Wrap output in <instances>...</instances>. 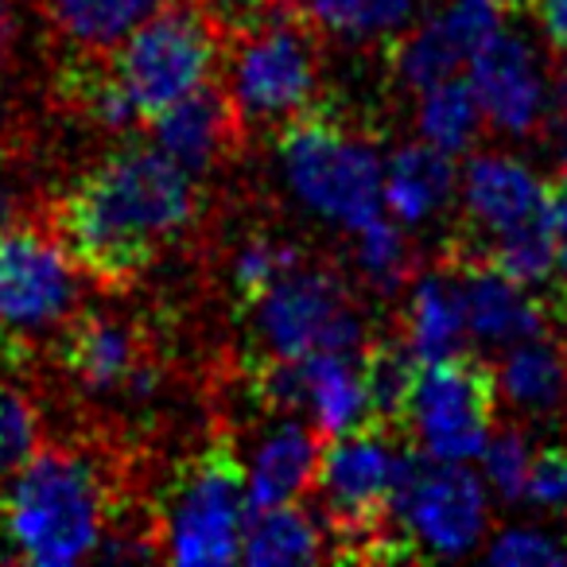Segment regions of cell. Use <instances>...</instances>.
Wrapping results in <instances>:
<instances>
[{
  "instance_id": "cell-12",
  "label": "cell",
  "mask_w": 567,
  "mask_h": 567,
  "mask_svg": "<svg viewBox=\"0 0 567 567\" xmlns=\"http://www.w3.org/2000/svg\"><path fill=\"white\" fill-rule=\"evenodd\" d=\"M466 63L489 125L513 136H536L540 128H548L551 90L540 74V55L525 35L497 28L489 40L474 48Z\"/></svg>"
},
{
  "instance_id": "cell-30",
  "label": "cell",
  "mask_w": 567,
  "mask_h": 567,
  "mask_svg": "<svg viewBox=\"0 0 567 567\" xmlns=\"http://www.w3.org/2000/svg\"><path fill=\"white\" fill-rule=\"evenodd\" d=\"M505 9H509V0H440L432 20L440 24V32L471 59L474 48L502 28Z\"/></svg>"
},
{
  "instance_id": "cell-36",
  "label": "cell",
  "mask_w": 567,
  "mask_h": 567,
  "mask_svg": "<svg viewBox=\"0 0 567 567\" xmlns=\"http://www.w3.org/2000/svg\"><path fill=\"white\" fill-rule=\"evenodd\" d=\"M525 12L536 20V28L544 32V40L567 55V0H520Z\"/></svg>"
},
{
  "instance_id": "cell-19",
  "label": "cell",
  "mask_w": 567,
  "mask_h": 567,
  "mask_svg": "<svg viewBox=\"0 0 567 567\" xmlns=\"http://www.w3.org/2000/svg\"><path fill=\"white\" fill-rule=\"evenodd\" d=\"M303 370V409L316 416V427L331 435L378 424L365 385L362 354H308L300 358Z\"/></svg>"
},
{
  "instance_id": "cell-23",
  "label": "cell",
  "mask_w": 567,
  "mask_h": 567,
  "mask_svg": "<svg viewBox=\"0 0 567 567\" xmlns=\"http://www.w3.org/2000/svg\"><path fill=\"white\" fill-rule=\"evenodd\" d=\"M323 32V40L342 43H389L412 28L420 0H288Z\"/></svg>"
},
{
  "instance_id": "cell-10",
  "label": "cell",
  "mask_w": 567,
  "mask_h": 567,
  "mask_svg": "<svg viewBox=\"0 0 567 567\" xmlns=\"http://www.w3.org/2000/svg\"><path fill=\"white\" fill-rule=\"evenodd\" d=\"M393 509L416 548L435 556H463L486 536L489 525L482 482L458 463L432 458L416 443H404L396 455Z\"/></svg>"
},
{
  "instance_id": "cell-37",
  "label": "cell",
  "mask_w": 567,
  "mask_h": 567,
  "mask_svg": "<svg viewBox=\"0 0 567 567\" xmlns=\"http://www.w3.org/2000/svg\"><path fill=\"white\" fill-rule=\"evenodd\" d=\"M548 218H551V241H556V280L567 284V179H556L548 187Z\"/></svg>"
},
{
  "instance_id": "cell-14",
  "label": "cell",
  "mask_w": 567,
  "mask_h": 567,
  "mask_svg": "<svg viewBox=\"0 0 567 567\" xmlns=\"http://www.w3.org/2000/svg\"><path fill=\"white\" fill-rule=\"evenodd\" d=\"M458 276V292H463V316H466V334L489 347H513V342L540 339L548 331L551 308L544 300H536L533 288L505 280L502 272L482 265H447Z\"/></svg>"
},
{
  "instance_id": "cell-32",
  "label": "cell",
  "mask_w": 567,
  "mask_h": 567,
  "mask_svg": "<svg viewBox=\"0 0 567 567\" xmlns=\"http://www.w3.org/2000/svg\"><path fill=\"white\" fill-rule=\"evenodd\" d=\"M489 564H567V548L536 528H505L486 548Z\"/></svg>"
},
{
  "instance_id": "cell-16",
  "label": "cell",
  "mask_w": 567,
  "mask_h": 567,
  "mask_svg": "<svg viewBox=\"0 0 567 567\" xmlns=\"http://www.w3.org/2000/svg\"><path fill=\"white\" fill-rule=\"evenodd\" d=\"M327 435L316 424L303 420H280L268 432H260L257 451L249 458V505L268 509V505L300 502L316 486L319 458H323Z\"/></svg>"
},
{
  "instance_id": "cell-5",
  "label": "cell",
  "mask_w": 567,
  "mask_h": 567,
  "mask_svg": "<svg viewBox=\"0 0 567 567\" xmlns=\"http://www.w3.org/2000/svg\"><path fill=\"white\" fill-rule=\"evenodd\" d=\"M249 471L237 455V440L218 432L203 451L172 471L156 509L164 559L175 564H234L241 559Z\"/></svg>"
},
{
  "instance_id": "cell-7",
  "label": "cell",
  "mask_w": 567,
  "mask_h": 567,
  "mask_svg": "<svg viewBox=\"0 0 567 567\" xmlns=\"http://www.w3.org/2000/svg\"><path fill=\"white\" fill-rule=\"evenodd\" d=\"M82 280L48 221L0 229V354L24 358L79 316Z\"/></svg>"
},
{
  "instance_id": "cell-9",
  "label": "cell",
  "mask_w": 567,
  "mask_h": 567,
  "mask_svg": "<svg viewBox=\"0 0 567 567\" xmlns=\"http://www.w3.org/2000/svg\"><path fill=\"white\" fill-rule=\"evenodd\" d=\"M497 412V373L471 350L424 362L404 404V440L440 463L482 455Z\"/></svg>"
},
{
  "instance_id": "cell-29",
  "label": "cell",
  "mask_w": 567,
  "mask_h": 567,
  "mask_svg": "<svg viewBox=\"0 0 567 567\" xmlns=\"http://www.w3.org/2000/svg\"><path fill=\"white\" fill-rule=\"evenodd\" d=\"M40 447L43 424L35 401L12 381H0V497Z\"/></svg>"
},
{
  "instance_id": "cell-31",
  "label": "cell",
  "mask_w": 567,
  "mask_h": 567,
  "mask_svg": "<svg viewBox=\"0 0 567 567\" xmlns=\"http://www.w3.org/2000/svg\"><path fill=\"white\" fill-rule=\"evenodd\" d=\"M482 463H486V482L505 497V502H520L525 497L528 482V440L520 427H502V432H489L486 447H482Z\"/></svg>"
},
{
  "instance_id": "cell-39",
  "label": "cell",
  "mask_w": 567,
  "mask_h": 567,
  "mask_svg": "<svg viewBox=\"0 0 567 567\" xmlns=\"http://www.w3.org/2000/svg\"><path fill=\"white\" fill-rule=\"evenodd\" d=\"M564 365H567V339H564Z\"/></svg>"
},
{
  "instance_id": "cell-33",
  "label": "cell",
  "mask_w": 567,
  "mask_h": 567,
  "mask_svg": "<svg viewBox=\"0 0 567 567\" xmlns=\"http://www.w3.org/2000/svg\"><path fill=\"white\" fill-rule=\"evenodd\" d=\"M525 497H533L544 509H567V447L551 443L528 463Z\"/></svg>"
},
{
  "instance_id": "cell-3",
  "label": "cell",
  "mask_w": 567,
  "mask_h": 567,
  "mask_svg": "<svg viewBox=\"0 0 567 567\" xmlns=\"http://www.w3.org/2000/svg\"><path fill=\"white\" fill-rule=\"evenodd\" d=\"M221 86L245 136L280 133L323 102V32L296 9H272L221 35Z\"/></svg>"
},
{
  "instance_id": "cell-27",
  "label": "cell",
  "mask_w": 567,
  "mask_h": 567,
  "mask_svg": "<svg viewBox=\"0 0 567 567\" xmlns=\"http://www.w3.org/2000/svg\"><path fill=\"white\" fill-rule=\"evenodd\" d=\"M385 55H389V74L404 90H412V94H424L427 86L458 74V66L466 63V55L440 32L435 20H427L420 28H404L401 35H393L385 43Z\"/></svg>"
},
{
  "instance_id": "cell-15",
  "label": "cell",
  "mask_w": 567,
  "mask_h": 567,
  "mask_svg": "<svg viewBox=\"0 0 567 567\" xmlns=\"http://www.w3.org/2000/svg\"><path fill=\"white\" fill-rule=\"evenodd\" d=\"M548 206V187L513 156H474L463 175V226L466 234H502Z\"/></svg>"
},
{
  "instance_id": "cell-18",
  "label": "cell",
  "mask_w": 567,
  "mask_h": 567,
  "mask_svg": "<svg viewBox=\"0 0 567 567\" xmlns=\"http://www.w3.org/2000/svg\"><path fill=\"white\" fill-rule=\"evenodd\" d=\"M167 0H40L48 32L66 51L113 55Z\"/></svg>"
},
{
  "instance_id": "cell-8",
  "label": "cell",
  "mask_w": 567,
  "mask_h": 567,
  "mask_svg": "<svg viewBox=\"0 0 567 567\" xmlns=\"http://www.w3.org/2000/svg\"><path fill=\"white\" fill-rule=\"evenodd\" d=\"M221 59V32L195 0H167L144 20L117 51L113 63L144 125L172 110L179 97L203 86Z\"/></svg>"
},
{
  "instance_id": "cell-13",
  "label": "cell",
  "mask_w": 567,
  "mask_h": 567,
  "mask_svg": "<svg viewBox=\"0 0 567 567\" xmlns=\"http://www.w3.org/2000/svg\"><path fill=\"white\" fill-rule=\"evenodd\" d=\"M152 141L175 164L187 167L195 179H203V175L234 164L249 136H245L241 117H237L221 79H206L203 86H195L187 97H179L172 110H164L152 121Z\"/></svg>"
},
{
  "instance_id": "cell-11",
  "label": "cell",
  "mask_w": 567,
  "mask_h": 567,
  "mask_svg": "<svg viewBox=\"0 0 567 567\" xmlns=\"http://www.w3.org/2000/svg\"><path fill=\"white\" fill-rule=\"evenodd\" d=\"M55 358L82 393H121L144 401L159 385L156 347L136 319L113 311H82L55 334Z\"/></svg>"
},
{
  "instance_id": "cell-35",
  "label": "cell",
  "mask_w": 567,
  "mask_h": 567,
  "mask_svg": "<svg viewBox=\"0 0 567 567\" xmlns=\"http://www.w3.org/2000/svg\"><path fill=\"white\" fill-rule=\"evenodd\" d=\"M195 4L218 24L221 35L252 24V20H260L268 9H272V0H195Z\"/></svg>"
},
{
  "instance_id": "cell-6",
  "label": "cell",
  "mask_w": 567,
  "mask_h": 567,
  "mask_svg": "<svg viewBox=\"0 0 567 567\" xmlns=\"http://www.w3.org/2000/svg\"><path fill=\"white\" fill-rule=\"evenodd\" d=\"M252 334L249 362H280L308 354H362L370 342L350 280L334 265L303 257L292 272L241 316Z\"/></svg>"
},
{
  "instance_id": "cell-26",
  "label": "cell",
  "mask_w": 567,
  "mask_h": 567,
  "mask_svg": "<svg viewBox=\"0 0 567 567\" xmlns=\"http://www.w3.org/2000/svg\"><path fill=\"white\" fill-rule=\"evenodd\" d=\"M308 252L288 237L272 234V229H257V234L241 237L237 249L229 252V296H234V319H241L260 296L280 280L284 272H292Z\"/></svg>"
},
{
  "instance_id": "cell-25",
  "label": "cell",
  "mask_w": 567,
  "mask_h": 567,
  "mask_svg": "<svg viewBox=\"0 0 567 567\" xmlns=\"http://www.w3.org/2000/svg\"><path fill=\"white\" fill-rule=\"evenodd\" d=\"M420 365L424 362L412 354L401 327L393 334H373L362 347V370H365V385H370L373 420L396 435H404V404H409L412 381H416Z\"/></svg>"
},
{
  "instance_id": "cell-34",
  "label": "cell",
  "mask_w": 567,
  "mask_h": 567,
  "mask_svg": "<svg viewBox=\"0 0 567 567\" xmlns=\"http://www.w3.org/2000/svg\"><path fill=\"white\" fill-rule=\"evenodd\" d=\"M28 214V195H24V172H20L12 148L0 144V229L17 226Z\"/></svg>"
},
{
  "instance_id": "cell-28",
  "label": "cell",
  "mask_w": 567,
  "mask_h": 567,
  "mask_svg": "<svg viewBox=\"0 0 567 567\" xmlns=\"http://www.w3.org/2000/svg\"><path fill=\"white\" fill-rule=\"evenodd\" d=\"M354 260L362 280L385 296L401 292L404 284H412V276H416V257L409 249V237L385 214L373 218L370 226L354 229Z\"/></svg>"
},
{
  "instance_id": "cell-20",
  "label": "cell",
  "mask_w": 567,
  "mask_h": 567,
  "mask_svg": "<svg viewBox=\"0 0 567 567\" xmlns=\"http://www.w3.org/2000/svg\"><path fill=\"white\" fill-rule=\"evenodd\" d=\"M455 190V156L435 144H401L385 164V206L396 221L420 226L440 206H447Z\"/></svg>"
},
{
  "instance_id": "cell-17",
  "label": "cell",
  "mask_w": 567,
  "mask_h": 567,
  "mask_svg": "<svg viewBox=\"0 0 567 567\" xmlns=\"http://www.w3.org/2000/svg\"><path fill=\"white\" fill-rule=\"evenodd\" d=\"M401 334L420 362H440V358H451L463 350V292H458V276L443 260L432 272L412 276V296L401 316Z\"/></svg>"
},
{
  "instance_id": "cell-24",
  "label": "cell",
  "mask_w": 567,
  "mask_h": 567,
  "mask_svg": "<svg viewBox=\"0 0 567 567\" xmlns=\"http://www.w3.org/2000/svg\"><path fill=\"white\" fill-rule=\"evenodd\" d=\"M416 125L424 133V141L443 148L447 156H463L466 148H474V141L486 128V110H482L474 82L451 74V79L427 86L420 94Z\"/></svg>"
},
{
  "instance_id": "cell-4",
  "label": "cell",
  "mask_w": 567,
  "mask_h": 567,
  "mask_svg": "<svg viewBox=\"0 0 567 567\" xmlns=\"http://www.w3.org/2000/svg\"><path fill=\"white\" fill-rule=\"evenodd\" d=\"M276 152L288 187L319 218L354 234L385 214L378 144L327 97L276 133Z\"/></svg>"
},
{
  "instance_id": "cell-22",
  "label": "cell",
  "mask_w": 567,
  "mask_h": 567,
  "mask_svg": "<svg viewBox=\"0 0 567 567\" xmlns=\"http://www.w3.org/2000/svg\"><path fill=\"white\" fill-rule=\"evenodd\" d=\"M327 533L308 509L284 502L268 509H252L245 517L241 559L245 564H319L327 559Z\"/></svg>"
},
{
  "instance_id": "cell-21",
  "label": "cell",
  "mask_w": 567,
  "mask_h": 567,
  "mask_svg": "<svg viewBox=\"0 0 567 567\" xmlns=\"http://www.w3.org/2000/svg\"><path fill=\"white\" fill-rule=\"evenodd\" d=\"M497 396L525 416H559L567 409V365L551 342H513L497 365Z\"/></svg>"
},
{
  "instance_id": "cell-1",
  "label": "cell",
  "mask_w": 567,
  "mask_h": 567,
  "mask_svg": "<svg viewBox=\"0 0 567 567\" xmlns=\"http://www.w3.org/2000/svg\"><path fill=\"white\" fill-rule=\"evenodd\" d=\"M203 218L198 179L159 144L125 141L86 167L43 221L105 292H128Z\"/></svg>"
},
{
  "instance_id": "cell-38",
  "label": "cell",
  "mask_w": 567,
  "mask_h": 567,
  "mask_svg": "<svg viewBox=\"0 0 567 567\" xmlns=\"http://www.w3.org/2000/svg\"><path fill=\"white\" fill-rule=\"evenodd\" d=\"M548 308H551V319H556V323H567V284H556V288H551Z\"/></svg>"
},
{
  "instance_id": "cell-2",
  "label": "cell",
  "mask_w": 567,
  "mask_h": 567,
  "mask_svg": "<svg viewBox=\"0 0 567 567\" xmlns=\"http://www.w3.org/2000/svg\"><path fill=\"white\" fill-rule=\"evenodd\" d=\"M136 505L128 463L110 455V443L71 440L35 451L0 497V520L17 559L63 567L94 556Z\"/></svg>"
}]
</instances>
